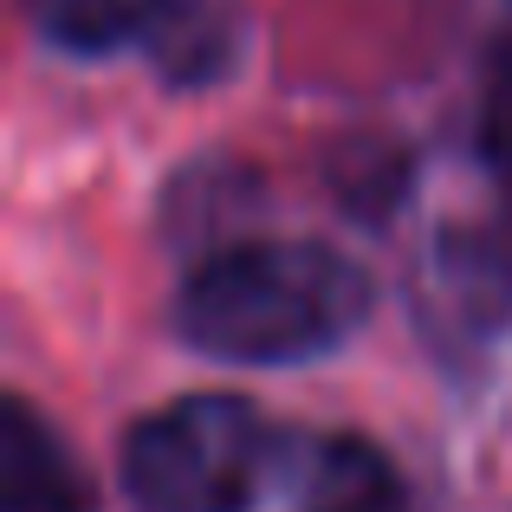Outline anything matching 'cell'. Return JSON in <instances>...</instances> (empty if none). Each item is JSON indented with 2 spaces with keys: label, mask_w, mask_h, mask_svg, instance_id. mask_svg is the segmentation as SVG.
Returning <instances> with one entry per match:
<instances>
[{
  "label": "cell",
  "mask_w": 512,
  "mask_h": 512,
  "mask_svg": "<svg viewBox=\"0 0 512 512\" xmlns=\"http://www.w3.org/2000/svg\"><path fill=\"white\" fill-rule=\"evenodd\" d=\"M0 512H91V480L78 454L20 396H7L0 409Z\"/></svg>",
  "instance_id": "3957f363"
},
{
  "label": "cell",
  "mask_w": 512,
  "mask_h": 512,
  "mask_svg": "<svg viewBox=\"0 0 512 512\" xmlns=\"http://www.w3.org/2000/svg\"><path fill=\"white\" fill-rule=\"evenodd\" d=\"M279 467L286 435L234 389L175 396L124 441V493L137 512H253Z\"/></svg>",
  "instance_id": "7a4b0ae2"
},
{
  "label": "cell",
  "mask_w": 512,
  "mask_h": 512,
  "mask_svg": "<svg viewBox=\"0 0 512 512\" xmlns=\"http://www.w3.org/2000/svg\"><path fill=\"white\" fill-rule=\"evenodd\" d=\"M299 512H402L396 467L357 435H325L305 448Z\"/></svg>",
  "instance_id": "277c9868"
},
{
  "label": "cell",
  "mask_w": 512,
  "mask_h": 512,
  "mask_svg": "<svg viewBox=\"0 0 512 512\" xmlns=\"http://www.w3.org/2000/svg\"><path fill=\"white\" fill-rule=\"evenodd\" d=\"M480 163L500 182L506 214H512V33L493 46L487 78H480Z\"/></svg>",
  "instance_id": "52a82bcc"
},
{
  "label": "cell",
  "mask_w": 512,
  "mask_h": 512,
  "mask_svg": "<svg viewBox=\"0 0 512 512\" xmlns=\"http://www.w3.org/2000/svg\"><path fill=\"white\" fill-rule=\"evenodd\" d=\"M169 0H33V20L65 52H111L124 39L156 33Z\"/></svg>",
  "instance_id": "5b68a950"
},
{
  "label": "cell",
  "mask_w": 512,
  "mask_h": 512,
  "mask_svg": "<svg viewBox=\"0 0 512 512\" xmlns=\"http://www.w3.org/2000/svg\"><path fill=\"white\" fill-rule=\"evenodd\" d=\"M227 20H234V13L214 7V0H169V13L156 20V33H150L163 72H175V78H208V72H221L227 52H234L221 39Z\"/></svg>",
  "instance_id": "8992f818"
},
{
  "label": "cell",
  "mask_w": 512,
  "mask_h": 512,
  "mask_svg": "<svg viewBox=\"0 0 512 512\" xmlns=\"http://www.w3.org/2000/svg\"><path fill=\"white\" fill-rule=\"evenodd\" d=\"M370 318V279L318 240H240L175 292V338L221 363H305Z\"/></svg>",
  "instance_id": "6da1fadb"
}]
</instances>
